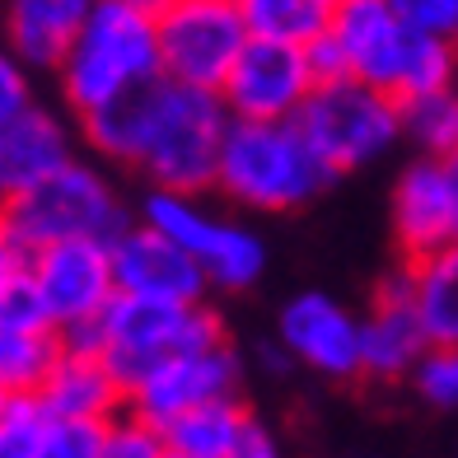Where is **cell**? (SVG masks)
<instances>
[{
    "instance_id": "36",
    "label": "cell",
    "mask_w": 458,
    "mask_h": 458,
    "mask_svg": "<svg viewBox=\"0 0 458 458\" xmlns=\"http://www.w3.org/2000/svg\"><path fill=\"white\" fill-rule=\"evenodd\" d=\"M449 178H454V201H458V159H449Z\"/></svg>"
},
{
    "instance_id": "15",
    "label": "cell",
    "mask_w": 458,
    "mask_h": 458,
    "mask_svg": "<svg viewBox=\"0 0 458 458\" xmlns=\"http://www.w3.org/2000/svg\"><path fill=\"white\" fill-rule=\"evenodd\" d=\"M393 243H398L403 262H421L440 248L458 243V201H454V178L449 164L440 159H411L403 174L393 178Z\"/></svg>"
},
{
    "instance_id": "26",
    "label": "cell",
    "mask_w": 458,
    "mask_h": 458,
    "mask_svg": "<svg viewBox=\"0 0 458 458\" xmlns=\"http://www.w3.org/2000/svg\"><path fill=\"white\" fill-rule=\"evenodd\" d=\"M47 407L38 398H10L0 411V458H43Z\"/></svg>"
},
{
    "instance_id": "35",
    "label": "cell",
    "mask_w": 458,
    "mask_h": 458,
    "mask_svg": "<svg viewBox=\"0 0 458 458\" xmlns=\"http://www.w3.org/2000/svg\"><path fill=\"white\" fill-rule=\"evenodd\" d=\"M5 216H10V197H5V187H0V225H5Z\"/></svg>"
},
{
    "instance_id": "39",
    "label": "cell",
    "mask_w": 458,
    "mask_h": 458,
    "mask_svg": "<svg viewBox=\"0 0 458 458\" xmlns=\"http://www.w3.org/2000/svg\"><path fill=\"white\" fill-rule=\"evenodd\" d=\"M454 89H458V85H454Z\"/></svg>"
},
{
    "instance_id": "22",
    "label": "cell",
    "mask_w": 458,
    "mask_h": 458,
    "mask_svg": "<svg viewBox=\"0 0 458 458\" xmlns=\"http://www.w3.org/2000/svg\"><path fill=\"white\" fill-rule=\"evenodd\" d=\"M248 421H253V411L239 398H225V403L178 416L174 426H164V440H169L174 458H234Z\"/></svg>"
},
{
    "instance_id": "25",
    "label": "cell",
    "mask_w": 458,
    "mask_h": 458,
    "mask_svg": "<svg viewBox=\"0 0 458 458\" xmlns=\"http://www.w3.org/2000/svg\"><path fill=\"white\" fill-rule=\"evenodd\" d=\"M98 458H169L164 430L150 426L131 407H122L113 421H103V454Z\"/></svg>"
},
{
    "instance_id": "6",
    "label": "cell",
    "mask_w": 458,
    "mask_h": 458,
    "mask_svg": "<svg viewBox=\"0 0 458 458\" xmlns=\"http://www.w3.org/2000/svg\"><path fill=\"white\" fill-rule=\"evenodd\" d=\"M140 225L174 239L201 267L206 285L220 290V295H243V290H253L267 276V239L253 225H239L211 211L201 197L150 187L140 197Z\"/></svg>"
},
{
    "instance_id": "27",
    "label": "cell",
    "mask_w": 458,
    "mask_h": 458,
    "mask_svg": "<svg viewBox=\"0 0 458 458\" xmlns=\"http://www.w3.org/2000/svg\"><path fill=\"white\" fill-rule=\"evenodd\" d=\"M416 398L435 411H458V346H430L411 369Z\"/></svg>"
},
{
    "instance_id": "13",
    "label": "cell",
    "mask_w": 458,
    "mask_h": 458,
    "mask_svg": "<svg viewBox=\"0 0 458 458\" xmlns=\"http://www.w3.org/2000/svg\"><path fill=\"white\" fill-rule=\"evenodd\" d=\"M239 384H243V356L234 351V342H220V346H206V351H192V356L164 360L159 369H150L127 393V407L164 430L197 407L239 398Z\"/></svg>"
},
{
    "instance_id": "20",
    "label": "cell",
    "mask_w": 458,
    "mask_h": 458,
    "mask_svg": "<svg viewBox=\"0 0 458 458\" xmlns=\"http://www.w3.org/2000/svg\"><path fill=\"white\" fill-rule=\"evenodd\" d=\"M407 272H411V304L426 327V342L458 346V243L421 262H407Z\"/></svg>"
},
{
    "instance_id": "10",
    "label": "cell",
    "mask_w": 458,
    "mask_h": 458,
    "mask_svg": "<svg viewBox=\"0 0 458 458\" xmlns=\"http://www.w3.org/2000/svg\"><path fill=\"white\" fill-rule=\"evenodd\" d=\"M29 281L38 285V295L47 304L52 327L66 332L94 327L117 300V281H113V253L108 243H47L29 253Z\"/></svg>"
},
{
    "instance_id": "3",
    "label": "cell",
    "mask_w": 458,
    "mask_h": 458,
    "mask_svg": "<svg viewBox=\"0 0 458 458\" xmlns=\"http://www.w3.org/2000/svg\"><path fill=\"white\" fill-rule=\"evenodd\" d=\"M337 174L309 145L300 122H229L216 192L253 216H285L318 201Z\"/></svg>"
},
{
    "instance_id": "17",
    "label": "cell",
    "mask_w": 458,
    "mask_h": 458,
    "mask_svg": "<svg viewBox=\"0 0 458 458\" xmlns=\"http://www.w3.org/2000/svg\"><path fill=\"white\" fill-rule=\"evenodd\" d=\"M75 159H80V127L66 117V108H52L43 98L0 131V187H5L10 201L43 187Z\"/></svg>"
},
{
    "instance_id": "21",
    "label": "cell",
    "mask_w": 458,
    "mask_h": 458,
    "mask_svg": "<svg viewBox=\"0 0 458 458\" xmlns=\"http://www.w3.org/2000/svg\"><path fill=\"white\" fill-rule=\"evenodd\" d=\"M239 14L248 24V38L281 47H314L327 38L337 0H239Z\"/></svg>"
},
{
    "instance_id": "28",
    "label": "cell",
    "mask_w": 458,
    "mask_h": 458,
    "mask_svg": "<svg viewBox=\"0 0 458 458\" xmlns=\"http://www.w3.org/2000/svg\"><path fill=\"white\" fill-rule=\"evenodd\" d=\"M103 454V421H66L47 416L43 458H98Z\"/></svg>"
},
{
    "instance_id": "5",
    "label": "cell",
    "mask_w": 458,
    "mask_h": 458,
    "mask_svg": "<svg viewBox=\"0 0 458 458\" xmlns=\"http://www.w3.org/2000/svg\"><path fill=\"white\" fill-rule=\"evenodd\" d=\"M5 225L29 253H38L47 243H75V239L113 243L131 225V211H127V201H122L117 182L108 178L103 164L75 159L56 178H47L43 187L14 197Z\"/></svg>"
},
{
    "instance_id": "4",
    "label": "cell",
    "mask_w": 458,
    "mask_h": 458,
    "mask_svg": "<svg viewBox=\"0 0 458 458\" xmlns=\"http://www.w3.org/2000/svg\"><path fill=\"white\" fill-rule=\"evenodd\" d=\"M52 75L61 108L75 117H89L117 98L155 85L164 75L155 14L140 10L136 0H98L89 24L80 29V38Z\"/></svg>"
},
{
    "instance_id": "24",
    "label": "cell",
    "mask_w": 458,
    "mask_h": 458,
    "mask_svg": "<svg viewBox=\"0 0 458 458\" xmlns=\"http://www.w3.org/2000/svg\"><path fill=\"white\" fill-rule=\"evenodd\" d=\"M403 140L416 159H458V89L421 94L403 103Z\"/></svg>"
},
{
    "instance_id": "31",
    "label": "cell",
    "mask_w": 458,
    "mask_h": 458,
    "mask_svg": "<svg viewBox=\"0 0 458 458\" xmlns=\"http://www.w3.org/2000/svg\"><path fill=\"white\" fill-rule=\"evenodd\" d=\"M0 327H29V332L52 327L47 304H43V295H38V285H33L29 276L14 281L5 295H0ZM52 332H56V327H52Z\"/></svg>"
},
{
    "instance_id": "33",
    "label": "cell",
    "mask_w": 458,
    "mask_h": 458,
    "mask_svg": "<svg viewBox=\"0 0 458 458\" xmlns=\"http://www.w3.org/2000/svg\"><path fill=\"white\" fill-rule=\"evenodd\" d=\"M234 458H281L276 430L253 416V421H248V430H243V440H239V449H234Z\"/></svg>"
},
{
    "instance_id": "37",
    "label": "cell",
    "mask_w": 458,
    "mask_h": 458,
    "mask_svg": "<svg viewBox=\"0 0 458 458\" xmlns=\"http://www.w3.org/2000/svg\"><path fill=\"white\" fill-rule=\"evenodd\" d=\"M5 407H10V393H5V388H0V411H5Z\"/></svg>"
},
{
    "instance_id": "38",
    "label": "cell",
    "mask_w": 458,
    "mask_h": 458,
    "mask_svg": "<svg viewBox=\"0 0 458 458\" xmlns=\"http://www.w3.org/2000/svg\"><path fill=\"white\" fill-rule=\"evenodd\" d=\"M169 458H174V454H169Z\"/></svg>"
},
{
    "instance_id": "30",
    "label": "cell",
    "mask_w": 458,
    "mask_h": 458,
    "mask_svg": "<svg viewBox=\"0 0 458 458\" xmlns=\"http://www.w3.org/2000/svg\"><path fill=\"white\" fill-rule=\"evenodd\" d=\"M38 103V89H33V71L19 61L14 52L0 47V131L10 127L19 113H29Z\"/></svg>"
},
{
    "instance_id": "32",
    "label": "cell",
    "mask_w": 458,
    "mask_h": 458,
    "mask_svg": "<svg viewBox=\"0 0 458 458\" xmlns=\"http://www.w3.org/2000/svg\"><path fill=\"white\" fill-rule=\"evenodd\" d=\"M29 276V248L10 234V225H0V295Z\"/></svg>"
},
{
    "instance_id": "34",
    "label": "cell",
    "mask_w": 458,
    "mask_h": 458,
    "mask_svg": "<svg viewBox=\"0 0 458 458\" xmlns=\"http://www.w3.org/2000/svg\"><path fill=\"white\" fill-rule=\"evenodd\" d=\"M136 5H140V10H150V14H159L164 5H169V0H136Z\"/></svg>"
},
{
    "instance_id": "1",
    "label": "cell",
    "mask_w": 458,
    "mask_h": 458,
    "mask_svg": "<svg viewBox=\"0 0 458 458\" xmlns=\"http://www.w3.org/2000/svg\"><path fill=\"white\" fill-rule=\"evenodd\" d=\"M229 122L234 117L225 113L220 94L159 75L155 85L80 117V140L103 164L140 174L159 192L201 197L216 187Z\"/></svg>"
},
{
    "instance_id": "18",
    "label": "cell",
    "mask_w": 458,
    "mask_h": 458,
    "mask_svg": "<svg viewBox=\"0 0 458 458\" xmlns=\"http://www.w3.org/2000/svg\"><path fill=\"white\" fill-rule=\"evenodd\" d=\"M94 5L98 0H0V33H5L0 47L14 52L33 75H52L80 29L89 24Z\"/></svg>"
},
{
    "instance_id": "7",
    "label": "cell",
    "mask_w": 458,
    "mask_h": 458,
    "mask_svg": "<svg viewBox=\"0 0 458 458\" xmlns=\"http://www.w3.org/2000/svg\"><path fill=\"white\" fill-rule=\"evenodd\" d=\"M220 342L229 337L211 304H159V300L117 295L113 309L103 314V360L127 393L164 360L192 356V351Z\"/></svg>"
},
{
    "instance_id": "16",
    "label": "cell",
    "mask_w": 458,
    "mask_h": 458,
    "mask_svg": "<svg viewBox=\"0 0 458 458\" xmlns=\"http://www.w3.org/2000/svg\"><path fill=\"white\" fill-rule=\"evenodd\" d=\"M426 351L430 342H426L421 318H416L411 272L403 262L374 285V304L360 318V369H365V379H379V384L411 379V369L421 365Z\"/></svg>"
},
{
    "instance_id": "11",
    "label": "cell",
    "mask_w": 458,
    "mask_h": 458,
    "mask_svg": "<svg viewBox=\"0 0 458 458\" xmlns=\"http://www.w3.org/2000/svg\"><path fill=\"white\" fill-rule=\"evenodd\" d=\"M276 346L309 374L327 384L365 379L360 369V318L327 295V290H300L276 314Z\"/></svg>"
},
{
    "instance_id": "12",
    "label": "cell",
    "mask_w": 458,
    "mask_h": 458,
    "mask_svg": "<svg viewBox=\"0 0 458 458\" xmlns=\"http://www.w3.org/2000/svg\"><path fill=\"white\" fill-rule=\"evenodd\" d=\"M314 89H318V80H314L304 47L248 38L243 56L234 61V71L220 85V103L234 122H295Z\"/></svg>"
},
{
    "instance_id": "19",
    "label": "cell",
    "mask_w": 458,
    "mask_h": 458,
    "mask_svg": "<svg viewBox=\"0 0 458 458\" xmlns=\"http://www.w3.org/2000/svg\"><path fill=\"white\" fill-rule=\"evenodd\" d=\"M38 403L47 407V416H66V421H113L127 407V388L117 384L103 356L61 346V360L38 388Z\"/></svg>"
},
{
    "instance_id": "8",
    "label": "cell",
    "mask_w": 458,
    "mask_h": 458,
    "mask_svg": "<svg viewBox=\"0 0 458 458\" xmlns=\"http://www.w3.org/2000/svg\"><path fill=\"white\" fill-rule=\"evenodd\" d=\"M295 122L337 178L369 169L403 145V103L351 75L318 85Z\"/></svg>"
},
{
    "instance_id": "29",
    "label": "cell",
    "mask_w": 458,
    "mask_h": 458,
    "mask_svg": "<svg viewBox=\"0 0 458 458\" xmlns=\"http://www.w3.org/2000/svg\"><path fill=\"white\" fill-rule=\"evenodd\" d=\"M388 5L398 10L403 24H411L416 33L458 47V0H388Z\"/></svg>"
},
{
    "instance_id": "23",
    "label": "cell",
    "mask_w": 458,
    "mask_h": 458,
    "mask_svg": "<svg viewBox=\"0 0 458 458\" xmlns=\"http://www.w3.org/2000/svg\"><path fill=\"white\" fill-rule=\"evenodd\" d=\"M61 360V332L43 327H0V388L10 398H38L52 365Z\"/></svg>"
},
{
    "instance_id": "14",
    "label": "cell",
    "mask_w": 458,
    "mask_h": 458,
    "mask_svg": "<svg viewBox=\"0 0 458 458\" xmlns=\"http://www.w3.org/2000/svg\"><path fill=\"white\" fill-rule=\"evenodd\" d=\"M108 253H113L117 295L159 300V304H206V295H211L201 267L174 239H164L159 229L140 225V220H131L108 243Z\"/></svg>"
},
{
    "instance_id": "9",
    "label": "cell",
    "mask_w": 458,
    "mask_h": 458,
    "mask_svg": "<svg viewBox=\"0 0 458 458\" xmlns=\"http://www.w3.org/2000/svg\"><path fill=\"white\" fill-rule=\"evenodd\" d=\"M155 38L164 75L220 94L248 47V24L239 14V0H169L155 14Z\"/></svg>"
},
{
    "instance_id": "2",
    "label": "cell",
    "mask_w": 458,
    "mask_h": 458,
    "mask_svg": "<svg viewBox=\"0 0 458 458\" xmlns=\"http://www.w3.org/2000/svg\"><path fill=\"white\" fill-rule=\"evenodd\" d=\"M327 38L337 43L351 80H365L398 103L458 85V47L403 24L388 0H337Z\"/></svg>"
}]
</instances>
